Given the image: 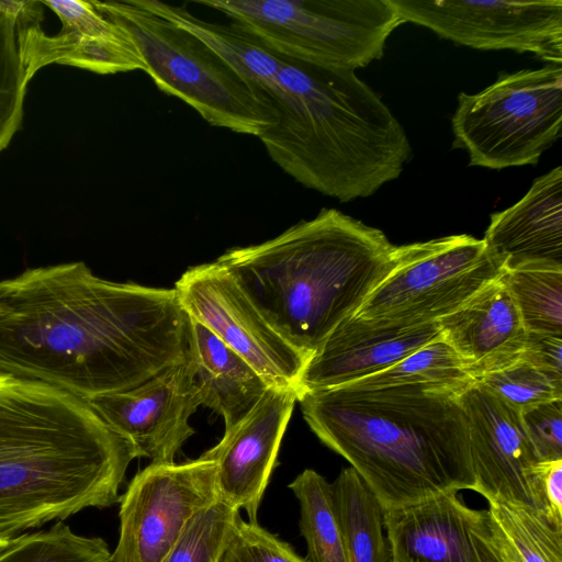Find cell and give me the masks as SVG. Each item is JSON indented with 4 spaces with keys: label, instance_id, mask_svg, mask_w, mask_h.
Returning a JSON list of instances; mask_svg holds the SVG:
<instances>
[{
    "label": "cell",
    "instance_id": "obj_7",
    "mask_svg": "<svg viewBox=\"0 0 562 562\" xmlns=\"http://www.w3.org/2000/svg\"><path fill=\"white\" fill-rule=\"evenodd\" d=\"M270 50L323 68L380 59L403 20L390 0H195Z\"/></svg>",
    "mask_w": 562,
    "mask_h": 562
},
{
    "label": "cell",
    "instance_id": "obj_27",
    "mask_svg": "<svg viewBox=\"0 0 562 562\" xmlns=\"http://www.w3.org/2000/svg\"><path fill=\"white\" fill-rule=\"evenodd\" d=\"M0 562H112V552L103 539L79 536L57 521L15 539L0 552Z\"/></svg>",
    "mask_w": 562,
    "mask_h": 562
},
{
    "label": "cell",
    "instance_id": "obj_21",
    "mask_svg": "<svg viewBox=\"0 0 562 562\" xmlns=\"http://www.w3.org/2000/svg\"><path fill=\"white\" fill-rule=\"evenodd\" d=\"M191 333L202 405L222 415L227 432L252 411L270 386L247 361L192 318Z\"/></svg>",
    "mask_w": 562,
    "mask_h": 562
},
{
    "label": "cell",
    "instance_id": "obj_14",
    "mask_svg": "<svg viewBox=\"0 0 562 562\" xmlns=\"http://www.w3.org/2000/svg\"><path fill=\"white\" fill-rule=\"evenodd\" d=\"M459 400L469 425L473 492L486 502L512 503L538 510L533 471L541 460L525 431L520 411L476 381Z\"/></svg>",
    "mask_w": 562,
    "mask_h": 562
},
{
    "label": "cell",
    "instance_id": "obj_33",
    "mask_svg": "<svg viewBox=\"0 0 562 562\" xmlns=\"http://www.w3.org/2000/svg\"><path fill=\"white\" fill-rule=\"evenodd\" d=\"M533 491L538 512L562 529V459L538 462L533 471Z\"/></svg>",
    "mask_w": 562,
    "mask_h": 562
},
{
    "label": "cell",
    "instance_id": "obj_28",
    "mask_svg": "<svg viewBox=\"0 0 562 562\" xmlns=\"http://www.w3.org/2000/svg\"><path fill=\"white\" fill-rule=\"evenodd\" d=\"M238 518L218 499L190 520L161 562H220Z\"/></svg>",
    "mask_w": 562,
    "mask_h": 562
},
{
    "label": "cell",
    "instance_id": "obj_23",
    "mask_svg": "<svg viewBox=\"0 0 562 562\" xmlns=\"http://www.w3.org/2000/svg\"><path fill=\"white\" fill-rule=\"evenodd\" d=\"M331 490L347 562H390L383 510L357 472L342 469Z\"/></svg>",
    "mask_w": 562,
    "mask_h": 562
},
{
    "label": "cell",
    "instance_id": "obj_24",
    "mask_svg": "<svg viewBox=\"0 0 562 562\" xmlns=\"http://www.w3.org/2000/svg\"><path fill=\"white\" fill-rule=\"evenodd\" d=\"M300 504V530L307 547V562H347L345 542L335 507L331 483L312 469L290 484Z\"/></svg>",
    "mask_w": 562,
    "mask_h": 562
},
{
    "label": "cell",
    "instance_id": "obj_17",
    "mask_svg": "<svg viewBox=\"0 0 562 562\" xmlns=\"http://www.w3.org/2000/svg\"><path fill=\"white\" fill-rule=\"evenodd\" d=\"M448 490L383 510L390 562H490L486 510Z\"/></svg>",
    "mask_w": 562,
    "mask_h": 562
},
{
    "label": "cell",
    "instance_id": "obj_35",
    "mask_svg": "<svg viewBox=\"0 0 562 562\" xmlns=\"http://www.w3.org/2000/svg\"><path fill=\"white\" fill-rule=\"evenodd\" d=\"M41 1L0 0V11L15 21V26L41 24L44 11Z\"/></svg>",
    "mask_w": 562,
    "mask_h": 562
},
{
    "label": "cell",
    "instance_id": "obj_32",
    "mask_svg": "<svg viewBox=\"0 0 562 562\" xmlns=\"http://www.w3.org/2000/svg\"><path fill=\"white\" fill-rule=\"evenodd\" d=\"M520 417L538 458L562 459V398L527 407Z\"/></svg>",
    "mask_w": 562,
    "mask_h": 562
},
{
    "label": "cell",
    "instance_id": "obj_3",
    "mask_svg": "<svg viewBox=\"0 0 562 562\" xmlns=\"http://www.w3.org/2000/svg\"><path fill=\"white\" fill-rule=\"evenodd\" d=\"M460 394L429 384L341 385L302 392L297 402L313 432L349 462L387 510L448 490L473 491Z\"/></svg>",
    "mask_w": 562,
    "mask_h": 562
},
{
    "label": "cell",
    "instance_id": "obj_13",
    "mask_svg": "<svg viewBox=\"0 0 562 562\" xmlns=\"http://www.w3.org/2000/svg\"><path fill=\"white\" fill-rule=\"evenodd\" d=\"M195 374L192 353L190 359L167 367L131 390L87 402L133 446L137 458H148L151 463L173 462L183 442L194 434L189 419L202 405Z\"/></svg>",
    "mask_w": 562,
    "mask_h": 562
},
{
    "label": "cell",
    "instance_id": "obj_9",
    "mask_svg": "<svg viewBox=\"0 0 562 562\" xmlns=\"http://www.w3.org/2000/svg\"><path fill=\"white\" fill-rule=\"evenodd\" d=\"M403 247L400 265L355 317L404 325L437 323L505 274L488 255L483 239L470 235Z\"/></svg>",
    "mask_w": 562,
    "mask_h": 562
},
{
    "label": "cell",
    "instance_id": "obj_19",
    "mask_svg": "<svg viewBox=\"0 0 562 562\" xmlns=\"http://www.w3.org/2000/svg\"><path fill=\"white\" fill-rule=\"evenodd\" d=\"M483 241L505 272L562 267V167L535 179L516 204L493 213Z\"/></svg>",
    "mask_w": 562,
    "mask_h": 562
},
{
    "label": "cell",
    "instance_id": "obj_34",
    "mask_svg": "<svg viewBox=\"0 0 562 562\" xmlns=\"http://www.w3.org/2000/svg\"><path fill=\"white\" fill-rule=\"evenodd\" d=\"M520 360L562 380V335L528 331Z\"/></svg>",
    "mask_w": 562,
    "mask_h": 562
},
{
    "label": "cell",
    "instance_id": "obj_10",
    "mask_svg": "<svg viewBox=\"0 0 562 562\" xmlns=\"http://www.w3.org/2000/svg\"><path fill=\"white\" fill-rule=\"evenodd\" d=\"M218 501L216 465L199 457L150 463L120 502V537L112 562H161L190 520Z\"/></svg>",
    "mask_w": 562,
    "mask_h": 562
},
{
    "label": "cell",
    "instance_id": "obj_12",
    "mask_svg": "<svg viewBox=\"0 0 562 562\" xmlns=\"http://www.w3.org/2000/svg\"><path fill=\"white\" fill-rule=\"evenodd\" d=\"M189 316L247 361L272 387H296L307 359L260 315L217 261L189 268L176 282Z\"/></svg>",
    "mask_w": 562,
    "mask_h": 562
},
{
    "label": "cell",
    "instance_id": "obj_5",
    "mask_svg": "<svg viewBox=\"0 0 562 562\" xmlns=\"http://www.w3.org/2000/svg\"><path fill=\"white\" fill-rule=\"evenodd\" d=\"M379 228L322 209L261 244L217 258L265 321L307 360L400 265Z\"/></svg>",
    "mask_w": 562,
    "mask_h": 562
},
{
    "label": "cell",
    "instance_id": "obj_29",
    "mask_svg": "<svg viewBox=\"0 0 562 562\" xmlns=\"http://www.w3.org/2000/svg\"><path fill=\"white\" fill-rule=\"evenodd\" d=\"M27 85L19 54L15 21L0 11V153L22 125Z\"/></svg>",
    "mask_w": 562,
    "mask_h": 562
},
{
    "label": "cell",
    "instance_id": "obj_36",
    "mask_svg": "<svg viewBox=\"0 0 562 562\" xmlns=\"http://www.w3.org/2000/svg\"><path fill=\"white\" fill-rule=\"evenodd\" d=\"M490 540H491V538H490ZM491 544H492V541H491ZM492 548H493V562H502L501 559L498 558L493 544H492Z\"/></svg>",
    "mask_w": 562,
    "mask_h": 562
},
{
    "label": "cell",
    "instance_id": "obj_31",
    "mask_svg": "<svg viewBox=\"0 0 562 562\" xmlns=\"http://www.w3.org/2000/svg\"><path fill=\"white\" fill-rule=\"evenodd\" d=\"M220 562H307L258 522L237 519Z\"/></svg>",
    "mask_w": 562,
    "mask_h": 562
},
{
    "label": "cell",
    "instance_id": "obj_6",
    "mask_svg": "<svg viewBox=\"0 0 562 562\" xmlns=\"http://www.w3.org/2000/svg\"><path fill=\"white\" fill-rule=\"evenodd\" d=\"M128 32L145 72L210 125L260 137L276 122L268 99L191 32L144 8L137 0H92Z\"/></svg>",
    "mask_w": 562,
    "mask_h": 562
},
{
    "label": "cell",
    "instance_id": "obj_25",
    "mask_svg": "<svg viewBox=\"0 0 562 562\" xmlns=\"http://www.w3.org/2000/svg\"><path fill=\"white\" fill-rule=\"evenodd\" d=\"M473 382L474 380L465 372L460 357L441 336L394 366L342 386L378 389L429 384L462 393Z\"/></svg>",
    "mask_w": 562,
    "mask_h": 562
},
{
    "label": "cell",
    "instance_id": "obj_2",
    "mask_svg": "<svg viewBox=\"0 0 562 562\" xmlns=\"http://www.w3.org/2000/svg\"><path fill=\"white\" fill-rule=\"evenodd\" d=\"M134 458L86 400L0 374V552L49 521L119 502Z\"/></svg>",
    "mask_w": 562,
    "mask_h": 562
},
{
    "label": "cell",
    "instance_id": "obj_30",
    "mask_svg": "<svg viewBox=\"0 0 562 562\" xmlns=\"http://www.w3.org/2000/svg\"><path fill=\"white\" fill-rule=\"evenodd\" d=\"M476 382L518 411L562 398V380L521 360L502 370L485 374Z\"/></svg>",
    "mask_w": 562,
    "mask_h": 562
},
{
    "label": "cell",
    "instance_id": "obj_20",
    "mask_svg": "<svg viewBox=\"0 0 562 562\" xmlns=\"http://www.w3.org/2000/svg\"><path fill=\"white\" fill-rule=\"evenodd\" d=\"M438 325L474 381L518 362L528 336L503 278Z\"/></svg>",
    "mask_w": 562,
    "mask_h": 562
},
{
    "label": "cell",
    "instance_id": "obj_8",
    "mask_svg": "<svg viewBox=\"0 0 562 562\" xmlns=\"http://www.w3.org/2000/svg\"><path fill=\"white\" fill-rule=\"evenodd\" d=\"M453 148L470 166L505 169L536 165L561 136L562 66L502 74L482 91L458 95Z\"/></svg>",
    "mask_w": 562,
    "mask_h": 562
},
{
    "label": "cell",
    "instance_id": "obj_26",
    "mask_svg": "<svg viewBox=\"0 0 562 562\" xmlns=\"http://www.w3.org/2000/svg\"><path fill=\"white\" fill-rule=\"evenodd\" d=\"M503 281L527 331L562 335V267L515 269Z\"/></svg>",
    "mask_w": 562,
    "mask_h": 562
},
{
    "label": "cell",
    "instance_id": "obj_11",
    "mask_svg": "<svg viewBox=\"0 0 562 562\" xmlns=\"http://www.w3.org/2000/svg\"><path fill=\"white\" fill-rule=\"evenodd\" d=\"M403 22L476 49L531 53L562 66V0H390Z\"/></svg>",
    "mask_w": 562,
    "mask_h": 562
},
{
    "label": "cell",
    "instance_id": "obj_1",
    "mask_svg": "<svg viewBox=\"0 0 562 562\" xmlns=\"http://www.w3.org/2000/svg\"><path fill=\"white\" fill-rule=\"evenodd\" d=\"M177 291L113 282L82 261L0 282V374L86 401L131 390L192 357Z\"/></svg>",
    "mask_w": 562,
    "mask_h": 562
},
{
    "label": "cell",
    "instance_id": "obj_22",
    "mask_svg": "<svg viewBox=\"0 0 562 562\" xmlns=\"http://www.w3.org/2000/svg\"><path fill=\"white\" fill-rule=\"evenodd\" d=\"M486 518L492 544L502 562H562V529L538 510L488 501Z\"/></svg>",
    "mask_w": 562,
    "mask_h": 562
},
{
    "label": "cell",
    "instance_id": "obj_4",
    "mask_svg": "<svg viewBox=\"0 0 562 562\" xmlns=\"http://www.w3.org/2000/svg\"><path fill=\"white\" fill-rule=\"evenodd\" d=\"M255 87L274 124L259 140L271 160L307 189L350 202L400 177L408 137L381 98L347 68H323L274 53Z\"/></svg>",
    "mask_w": 562,
    "mask_h": 562
},
{
    "label": "cell",
    "instance_id": "obj_15",
    "mask_svg": "<svg viewBox=\"0 0 562 562\" xmlns=\"http://www.w3.org/2000/svg\"><path fill=\"white\" fill-rule=\"evenodd\" d=\"M60 20L61 30L47 35L41 24L16 27L19 54L27 82L50 64L79 67L100 75L145 71L126 30L83 0H43Z\"/></svg>",
    "mask_w": 562,
    "mask_h": 562
},
{
    "label": "cell",
    "instance_id": "obj_16",
    "mask_svg": "<svg viewBox=\"0 0 562 562\" xmlns=\"http://www.w3.org/2000/svg\"><path fill=\"white\" fill-rule=\"evenodd\" d=\"M297 401L294 387H268L252 411L202 457L216 465L218 499L257 522L262 495Z\"/></svg>",
    "mask_w": 562,
    "mask_h": 562
},
{
    "label": "cell",
    "instance_id": "obj_18",
    "mask_svg": "<svg viewBox=\"0 0 562 562\" xmlns=\"http://www.w3.org/2000/svg\"><path fill=\"white\" fill-rule=\"evenodd\" d=\"M441 336L438 322L404 325L351 316L306 361L296 395L340 386L383 371Z\"/></svg>",
    "mask_w": 562,
    "mask_h": 562
}]
</instances>
